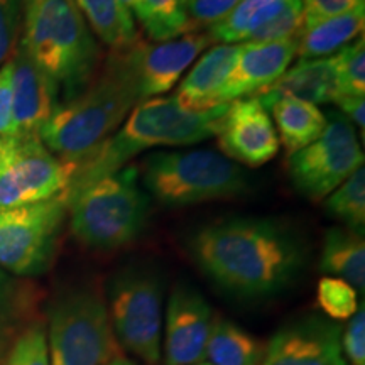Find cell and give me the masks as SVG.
I'll use <instances>...</instances> for the list:
<instances>
[{
    "label": "cell",
    "mask_w": 365,
    "mask_h": 365,
    "mask_svg": "<svg viewBox=\"0 0 365 365\" xmlns=\"http://www.w3.org/2000/svg\"><path fill=\"white\" fill-rule=\"evenodd\" d=\"M190 252L215 284L244 298L281 293L307 264L303 240L271 218L210 223L191 237Z\"/></svg>",
    "instance_id": "6da1fadb"
},
{
    "label": "cell",
    "mask_w": 365,
    "mask_h": 365,
    "mask_svg": "<svg viewBox=\"0 0 365 365\" xmlns=\"http://www.w3.org/2000/svg\"><path fill=\"white\" fill-rule=\"evenodd\" d=\"M140 102L127 51H112L78 95L58 103L39 139L73 175Z\"/></svg>",
    "instance_id": "7a4b0ae2"
},
{
    "label": "cell",
    "mask_w": 365,
    "mask_h": 365,
    "mask_svg": "<svg viewBox=\"0 0 365 365\" xmlns=\"http://www.w3.org/2000/svg\"><path fill=\"white\" fill-rule=\"evenodd\" d=\"M225 108L227 105H220L210 110L190 112L173 97L143 100L132 108L117 132L73 171L66 190L115 173L137 154L158 145H190L215 137Z\"/></svg>",
    "instance_id": "3957f363"
},
{
    "label": "cell",
    "mask_w": 365,
    "mask_h": 365,
    "mask_svg": "<svg viewBox=\"0 0 365 365\" xmlns=\"http://www.w3.org/2000/svg\"><path fill=\"white\" fill-rule=\"evenodd\" d=\"M21 43L56 81L61 102L78 95L102 65V51L75 0H24Z\"/></svg>",
    "instance_id": "277c9868"
},
{
    "label": "cell",
    "mask_w": 365,
    "mask_h": 365,
    "mask_svg": "<svg viewBox=\"0 0 365 365\" xmlns=\"http://www.w3.org/2000/svg\"><path fill=\"white\" fill-rule=\"evenodd\" d=\"M65 195L71 234L90 249L125 247L148 225L150 202L137 166H124Z\"/></svg>",
    "instance_id": "5b68a950"
},
{
    "label": "cell",
    "mask_w": 365,
    "mask_h": 365,
    "mask_svg": "<svg viewBox=\"0 0 365 365\" xmlns=\"http://www.w3.org/2000/svg\"><path fill=\"white\" fill-rule=\"evenodd\" d=\"M139 170L144 188L166 207L234 198L250 188L244 168L212 149L158 153Z\"/></svg>",
    "instance_id": "8992f818"
},
{
    "label": "cell",
    "mask_w": 365,
    "mask_h": 365,
    "mask_svg": "<svg viewBox=\"0 0 365 365\" xmlns=\"http://www.w3.org/2000/svg\"><path fill=\"white\" fill-rule=\"evenodd\" d=\"M49 365H103L115 350L107 301L93 289L63 294L49 309Z\"/></svg>",
    "instance_id": "52a82bcc"
},
{
    "label": "cell",
    "mask_w": 365,
    "mask_h": 365,
    "mask_svg": "<svg viewBox=\"0 0 365 365\" xmlns=\"http://www.w3.org/2000/svg\"><path fill=\"white\" fill-rule=\"evenodd\" d=\"M108 318L118 344L145 364L163 355V284L145 269H124L108 286Z\"/></svg>",
    "instance_id": "ba28073f"
},
{
    "label": "cell",
    "mask_w": 365,
    "mask_h": 365,
    "mask_svg": "<svg viewBox=\"0 0 365 365\" xmlns=\"http://www.w3.org/2000/svg\"><path fill=\"white\" fill-rule=\"evenodd\" d=\"M66 218L65 193L0 210V269L16 276L44 272L51 264Z\"/></svg>",
    "instance_id": "9c48e42d"
},
{
    "label": "cell",
    "mask_w": 365,
    "mask_h": 365,
    "mask_svg": "<svg viewBox=\"0 0 365 365\" xmlns=\"http://www.w3.org/2000/svg\"><path fill=\"white\" fill-rule=\"evenodd\" d=\"M293 186L304 198L322 202L350 175L364 168L357 130L340 112L327 117L322 135L287 158Z\"/></svg>",
    "instance_id": "30bf717a"
},
{
    "label": "cell",
    "mask_w": 365,
    "mask_h": 365,
    "mask_svg": "<svg viewBox=\"0 0 365 365\" xmlns=\"http://www.w3.org/2000/svg\"><path fill=\"white\" fill-rule=\"evenodd\" d=\"M71 170L39 137L0 139V210L44 202L65 193Z\"/></svg>",
    "instance_id": "8fae6325"
},
{
    "label": "cell",
    "mask_w": 365,
    "mask_h": 365,
    "mask_svg": "<svg viewBox=\"0 0 365 365\" xmlns=\"http://www.w3.org/2000/svg\"><path fill=\"white\" fill-rule=\"evenodd\" d=\"M215 137L223 156L247 168L272 161L281 148L272 118L257 97L227 103Z\"/></svg>",
    "instance_id": "7c38bea8"
},
{
    "label": "cell",
    "mask_w": 365,
    "mask_h": 365,
    "mask_svg": "<svg viewBox=\"0 0 365 365\" xmlns=\"http://www.w3.org/2000/svg\"><path fill=\"white\" fill-rule=\"evenodd\" d=\"M213 46L207 31L190 33L181 38L150 43L139 39L125 49L140 100L161 97L173 90L195 59Z\"/></svg>",
    "instance_id": "4fadbf2b"
},
{
    "label": "cell",
    "mask_w": 365,
    "mask_h": 365,
    "mask_svg": "<svg viewBox=\"0 0 365 365\" xmlns=\"http://www.w3.org/2000/svg\"><path fill=\"white\" fill-rule=\"evenodd\" d=\"M213 312L195 287L175 286L168 301L164 330V365H193L205 362Z\"/></svg>",
    "instance_id": "5bb4252c"
},
{
    "label": "cell",
    "mask_w": 365,
    "mask_h": 365,
    "mask_svg": "<svg viewBox=\"0 0 365 365\" xmlns=\"http://www.w3.org/2000/svg\"><path fill=\"white\" fill-rule=\"evenodd\" d=\"M340 339L341 327L331 319H296L274 333L261 365H349Z\"/></svg>",
    "instance_id": "9a60e30c"
},
{
    "label": "cell",
    "mask_w": 365,
    "mask_h": 365,
    "mask_svg": "<svg viewBox=\"0 0 365 365\" xmlns=\"http://www.w3.org/2000/svg\"><path fill=\"white\" fill-rule=\"evenodd\" d=\"M14 135L39 137L43 125L61 102V91L51 76L19 44L12 56Z\"/></svg>",
    "instance_id": "2e32d148"
},
{
    "label": "cell",
    "mask_w": 365,
    "mask_h": 365,
    "mask_svg": "<svg viewBox=\"0 0 365 365\" xmlns=\"http://www.w3.org/2000/svg\"><path fill=\"white\" fill-rule=\"evenodd\" d=\"M298 38L266 41V43H240V51L230 75L218 93V105L234 100L257 97L289 68L296 58Z\"/></svg>",
    "instance_id": "e0dca14e"
},
{
    "label": "cell",
    "mask_w": 365,
    "mask_h": 365,
    "mask_svg": "<svg viewBox=\"0 0 365 365\" xmlns=\"http://www.w3.org/2000/svg\"><path fill=\"white\" fill-rule=\"evenodd\" d=\"M240 51V44H213L195 63L173 95L180 107L190 112H203L220 107L218 93L230 75Z\"/></svg>",
    "instance_id": "ac0fdd59"
},
{
    "label": "cell",
    "mask_w": 365,
    "mask_h": 365,
    "mask_svg": "<svg viewBox=\"0 0 365 365\" xmlns=\"http://www.w3.org/2000/svg\"><path fill=\"white\" fill-rule=\"evenodd\" d=\"M269 115L272 118L274 127H277L279 144L284 148L286 156L298 153L317 140L327 127V115L317 105L304 102L291 95H257Z\"/></svg>",
    "instance_id": "d6986e66"
},
{
    "label": "cell",
    "mask_w": 365,
    "mask_h": 365,
    "mask_svg": "<svg viewBox=\"0 0 365 365\" xmlns=\"http://www.w3.org/2000/svg\"><path fill=\"white\" fill-rule=\"evenodd\" d=\"M291 95L309 103H335L340 98L335 58L298 59L259 95Z\"/></svg>",
    "instance_id": "ffe728a7"
},
{
    "label": "cell",
    "mask_w": 365,
    "mask_h": 365,
    "mask_svg": "<svg viewBox=\"0 0 365 365\" xmlns=\"http://www.w3.org/2000/svg\"><path fill=\"white\" fill-rule=\"evenodd\" d=\"M365 6L352 12L323 19H304L298 36V59H318L333 56L346 44L364 36Z\"/></svg>",
    "instance_id": "44dd1931"
},
{
    "label": "cell",
    "mask_w": 365,
    "mask_h": 365,
    "mask_svg": "<svg viewBox=\"0 0 365 365\" xmlns=\"http://www.w3.org/2000/svg\"><path fill=\"white\" fill-rule=\"evenodd\" d=\"M319 269L331 277L349 282L364 293L365 287V240L362 234L345 227H333L323 240Z\"/></svg>",
    "instance_id": "7402d4cb"
},
{
    "label": "cell",
    "mask_w": 365,
    "mask_h": 365,
    "mask_svg": "<svg viewBox=\"0 0 365 365\" xmlns=\"http://www.w3.org/2000/svg\"><path fill=\"white\" fill-rule=\"evenodd\" d=\"M76 6L88 22L91 33L112 51H124L140 36L137 31L134 16L118 0H75Z\"/></svg>",
    "instance_id": "603a6c76"
},
{
    "label": "cell",
    "mask_w": 365,
    "mask_h": 365,
    "mask_svg": "<svg viewBox=\"0 0 365 365\" xmlns=\"http://www.w3.org/2000/svg\"><path fill=\"white\" fill-rule=\"evenodd\" d=\"M266 344L230 319L215 317L205 360L212 365H261Z\"/></svg>",
    "instance_id": "cb8c5ba5"
},
{
    "label": "cell",
    "mask_w": 365,
    "mask_h": 365,
    "mask_svg": "<svg viewBox=\"0 0 365 365\" xmlns=\"http://www.w3.org/2000/svg\"><path fill=\"white\" fill-rule=\"evenodd\" d=\"M287 0H242L220 22L207 29L213 44L247 43L255 31L276 16Z\"/></svg>",
    "instance_id": "d4e9b609"
},
{
    "label": "cell",
    "mask_w": 365,
    "mask_h": 365,
    "mask_svg": "<svg viewBox=\"0 0 365 365\" xmlns=\"http://www.w3.org/2000/svg\"><path fill=\"white\" fill-rule=\"evenodd\" d=\"M132 16L150 43H163L191 33L185 0H137Z\"/></svg>",
    "instance_id": "484cf974"
},
{
    "label": "cell",
    "mask_w": 365,
    "mask_h": 365,
    "mask_svg": "<svg viewBox=\"0 0 365 365\" xmlns=\"http://www.w3.org/2000/svg\"><path fill=\"white\" fill-rule=\"evenodd\" d=\"M328 215L339 220L349 230L364 235L365 228V171L360 168L350 175L335 191L327 196Z\"/></svg>",
    "instance_id": "4316f807"
},
{
    "label": "cell",
    "mask_w": 365,
    "mask_h": 365,
    "mask_svg": "<svg viewBox=\"0 0 365 365\" xmlns=\"http://www.w3.org/2000/svg\"><path fill=\"white\" fill-rule=\"evenodd\" d=\"M340 97H365V38L346 44L333 54Z\"/></svg>",
    "instance_id": "83f0119b"
},
{
    "label": "cell",
    "mask_w": 365,
    "mask_h": 365,
    "mask_svg": "<svg viewBox=\"0 0 365 365\" xmlns=\"http://www.w3.org/2000/svg\"><path fill=\"white\" fill-rule=\"evenodd\" d=\"M318 304L331 322H345L359 309L357 289L339 277L325 276L318 282Z\"/></svg>",
    "instance_id": "f1b7e54d"
},
{
    "label": "cell",
    "mask_w": 365,
    "mask_h": 365,
    "mask_svg": "<svg viewBox=\"0 0 365 365\" xmlns=\"http://www.w3.org/2000/svg\"><path fill=\"white\" fill-rule=\"evenodd\" d=\"M303 26L304 11L301 0H287L286 6L267 24H264L261 29L255 31L249 41H252V43H266V41L298 38Z\"/></svg>",
    "instance_id": "f546056e"
},
{
    "label": "cell",
    "mask_w": 365,
    "mask_h": 365,
    "mask_svg": "<svg viewBox=\"0 0 365 365\" xmlns=\"http://www.w3.org/2000/svg\"><path fill=\"white\" fill-rule=\"evenodd\" d=\"M7 365H49L46 331L41 327H31L22 333L9 354Z\"/></svg>",
    "instance_id": "4dcf8cb0"
},
{
    "label": "cell",
    "mask_w": 365,
    "mask_h": 365,
    "mask_svg": "<svg viewBox=\"0 0 365 365\" xmlns=\"http://www.w3.org/2000/svg\"><path fill=\"white\" fill-rule=\"evenodd\" d=\"M24 0H0V66L19 44Z\"/></svg>",
    "instance_id": "1f68e13d"
},
{
    "label": "cell",
    "mask_w": 365,
    "mask_h": 365,
    "mask_svg": "<svg viewBox=\"0 0 365 365\" xmlns=\"http://www.w3.org/2000/svg\"><path fill=\"white\" fill-rule=\"evenodd\" d=\"M242 0H185L191 33H203L227 17Z\"/></svg>",
    "instance_id": "d6a6232c"
},
{
    "label": "cell",
    "mask_w": 365,
    "mask_h": 365,
    "mask_svg": "<svg viewBox=\"0 0 365 365\" xmlns=\"http://www.w3.org/2000/svg\"><path fill=\"white\" fill-rule=\"evenodd\" d=\"M341 350L350 365H365V309L360 304L346 328H341Z\"/></svg>",
    "instance_id": "836d02e7"
},
{
    "label": "cell",
    "mask_w": 365,
    "mask_h": 365,
    "mask_svg": "<svg viewBox=\"0 0 365 365\" xmlns=\"http://www.w3.org/2000/svg\"><path fill=\"white\" fill-rule=\"evenodd\" d=\"M14 137L12 113V61L0 66V139Z\"/></svg>",
    "instance_id": "e575fe53"
},
{
    "label": "cell",
    "mask_w": 365,
    "mask_h": 365,
    "mask_svg": "<svg viewBox=\"0 0 365 365\" xmlns=\"http://www.w3.org/2000/svg\"><path fill=\"white\" fill-rule=\"evenodd\" d=\"M301 4H303L304 19H323L364 7L365 0H301Z\"/></svg>",
    "instance_id": "d590c367"
},
{
    "label": "cell",
    "mask_w": 365,
    "mask_h": 365,
    "mask_svg": "<svg viewBox=\"0 0 365 365\" xmlns=\"http://www.w3.org/2000/svg\"><path fill=\"white\" fill-rule=\"evenodd\" d=\"M340 113L364 135L365 130V97H340L335 102Z\"/></svg>",
    "instance_id": "8d00e7d4"
},
{
    "label": "cell",
    "mask_w": 365,
    "mask_h": 365,
    "mask_svg": "<svg viewBox=\"0 0 365 365\" xmlns=\"http://www.w3.org/2000/svg\"><path fill=\"white\" fill-rule=\"evenodd\" d=\"M14 299V284L6 271L0 269V318L6 317Z\"/></svg>",
    "instance_id": "74e56055"
},
{
    "label": "cell",
    "mask_w": 365,
    "mask_h": 365,
    "mask_svg": "<svg viewBox=\"0 0 365 365\" xmlns=\"http://www.w3.org/2000/svg\"><path fill=\"white\" fill-rule=\"evenodd\" d=\"M103 365H139V364H135L134 360H130L127 357H122V355H115V357H112L107 364H103Z\"/></svg>",
    "instance_id": "f35d334b"
},
{
    "label": "cell",
    "mask_w": 365,
    "mask_h": 365,
    "mask_svg": "<svg viewBox=\"0 0 365 365\" xmlns=\"http://www.w3.org/2000/svg\"><path fill=\"white\" fill-rule=\"evenodd\" d=\"M118 2H120L122 6H124L127 11H130V12H134V9L137 6V0H118Z\"/></svg>",
    "instance_id": "ab89813d"
},
{
    "label": "cell",
    "mask_w": 365,
    "mask_h": 365,
    "mask_svg": "<svg viewBox=\"0 0 365 365\" xmlns=\"http://www.w3.org/2000/svg\"><path fill=\"white\" fill-rule=\"evenodd\" d=\"M193 365H212V364H208L207 360H205V362H200V364H193Z\"/></svg>",
    "instance_id": "60d3db41"
}]
</instances>
